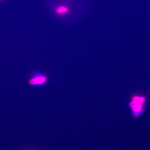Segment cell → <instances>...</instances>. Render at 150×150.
<instances>
[{
	"label": "cell",
	"instance_id": "obj_1",
	"mask_svg": "<svg viewBox=\"0 0 150 150\" xmlns=\"http://www.w3.org/2000/svg\"><path fill=\"white\" fill-rule=\"evenodd\" d=\"M147 101V98L142 94H134L131 96L129 106L134 118H138L141 117L144 113Z\"/></svg>",
	"mask_w": 150,
	"mask_h": 150
},
{
	"label": "cell",
	"instance_id": "obj_2",
	"mask_svg": "<svg viewBox=\"0 0 150 150\" xmlns=\"http://www.w3.org/2000/svg\"><path fill=\"white\" fill-rule=\"evenodd\" d=\"M48 81L47 76L40 72H35L30 75L28 79V83L32 86H43Z\"/></svg>",
	"mask_w": 150,
	"mask_h": 150
},
{
	"label": "cell",
	"instance_id": "obj_3",
	"mask_svg": "<svg viewBox=\"0 0 150 150\" xmlns=\"http://www.w3.org/2000/svg\"><path fill=\"white\" fill-rule=\"evenodd\" d=\"M69 11V7L66 5H61L56 7L55 9V13L60 16H65Z\"/></svg>",
	"mask_w": 150,
	"mask_h": 150
},
{
	"label": "cell",
	"instance_id": "obj_4",
	"mask_svg": "<svg viewBox=\"0 0 150 150\" xmlns=\"http://www.w3.org/2000/svg\"><path fill=\"white\" fill-rule=\"evenodd\" d=\"M31 150L28 149V150Z\"/></svg>",
	"mask_w": 150,
	"mask_h": 150
}]
</instances>
